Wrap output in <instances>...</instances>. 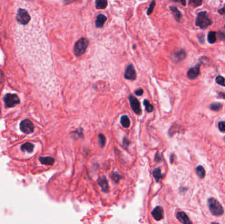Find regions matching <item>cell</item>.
I'll return each mask as SVG.
<instances>
[{"instance_id":"6da1fadb","label":"cell","mask_w":225,"mask_h":224,"mask_svg":"<svg viewBox=\"0 0 225 224\" xmlns=\"http://www.w3.org/2000/svg\"><path fill=\"white\" fill-rule=\"evenodd\" d=\"M212 21L208 17V14L206 11L199 13L198 14L195 24L201 29L207 28L209 26L211 25Z\"/></svg>"},{"instance_id":"7a4b0ae2","label":"cell","mask_w":225,"mask_h":224,"mask_svg":"<svg viewBox=\"0 0 225 224\" xmlns=\"http://www.w3.org/2000/svg\"><path fill=\"white\" fill-rule=\"evenodd\" d=\"M88 40L86 38H82L77 41L74 46V53L75 55L80 56L83 55L86 50L88 46Z\"/></svg>"},{"instance_id":"3957f363","label":"cell","mask_w":225,"mask_h":224,"mask_svg":"<svg viewBox=\"0 0 225 224\" xmlns=\"http://www.w3.org/2000/svg\"><path fill=\"white\" fill-rule=\"evenodd\" d=\"M208 207L210 212L214 216H220L223 214L224 210L222 206L213 198H210L208 200Z\"/></svg>"},{"instance_id":"277c9868","label":"cell","mask_w":225,"mask_h":224,"mask_svg":"<svg viewBox=\"0 0 225 224\" xmlns=\"http://www.w3.org/2000/svg\"><path fill=\"white\" fill-rule=\"evenodd\" d=\"M4 103L7 107H13L20 103V99L16 94L8 93L4 97Z\"/></svg>"},{"instance_id":"5b68a950","label":"cell","mask_w":225,"mask_h":224,"mask_svg":"<svg viewBox=\"0 0 225 224\" xmlns=\"http://www.w3.org/2000/svg\"><path fill=\"white\" fill-rule=\"evenodd\" d=\"M17 21L21 24L25 25L31 21V16L27 11L23 9H19L17 14Z\"/></svg>"},{"instance_id":"8992f818","label":"cell","mask_w":225,"mask_h":224,"mask_svg":"<svg viewBox=\"0 0 225 224\" xmlns=\"http://www.w3.org/2000/svg\"><path fill=\"white\" fill-rule=\"evenodd\" d=\"M34 125L32 122L28 119L22 121L20 124V129L24 134H31L34 131Z\"/></svg>"},{"instance_id":"52a82bcc","label":"cell","mask_w":225,"mask_h":224,"mask_svg":"<svg viewBox=\"0 0 225 224\" xmlns=\"http://www.w3.org/2000/svg\"><path fill=\"white\" fill-rule=\"evenodd\" d=\"M128 99L129 101H130L131 107L134 111V112L136 114H137V115H141L142 109L141 107H140L139 101L132 95H130V96L128 97Z\"/></svg>"},{"instance_id":"ba28073f","label":"cell","mask_w":225,"mask_h":224,"mask_svg":"<svg viewBox=\"0 0 225 224\" xmlns=\"http://www.w3.org/2000/svg\"><path fill=\"white\" fill-rule=\"evenodd\" d=\"M124 78L127 80H134L136 78V74L134 68L132 65H129L124 73Z\"/></svg>"},{"instance_id":"9c48e42d","label":"cell","mask_w":225,"mask_h":224,"mask_svg":"<svg viewBox=\"0 0 225 224\" xmlns=\"http://www.w3.org/2000/svg\"><path fill=\"white\" fill-rule=\"evenodd\" d=\"M200 65H198L194 67L191 68L187 73V76L191 80L196 78L200 74Z\"/></svg>"},{"instance_id":"30bf717a","label":"cell","mask_w":225,"mask_h":224,"mask_svg":"<svg viewBox=\"0 0 225 224\" xmlns=\"http://www.w3.org/2000/svg\"><path fill=\"white\" fill-rule=\"evenodd\" d=\"M152 214L155 219L157 220V221H159V220L162 219L163 218V208H162L161 207H156L152 211Z\"/></svg>"},{"instance_id":"8fae6325","label":"cell","mask_w":225,"mask_h":224,"mask_svg":"<svg viewBox=\"0 0 225 224\" xmlns=\"http://www.w3.org/2000/svg\"><path fill=\"white\" fill-rule=\"evenodd\" d=\"M176 218L178 219V221L180 222H181L184 224H189L191 223V222L189 219L188 216L186 214L183 212H178L176 214Z\"/></svg>"},{"instance_id":"7c38bea8","label":"cell","mask_w":225,"mask_h":224,"mask_svg":"<svg viewBox=\"0 0 225 224\" xmlns=\"http://www.w3.org/2000/svg\"><path fill=\"white\" fill-rule=\"evenodd\" d=\"M186 56V53L185 52V51L181 49L175 53L174 55H173V60H174L175 62H179L180 61L184 59Z\"/></svg>"},{"instance_id":"4fadbf2b","label":"cell","mask_w":225,"mask_h":224,"mask_svg":"<svg viewBox=\"0 0 225 224\" xmlns=\"http://www.w3.org/2000/svg\"><path fill=\"white\" fill-rule=\"evenodd\" d=\"M107 21V17L104 14H99L97 16L95 20V27L97 28H102Z\"/></svg>"},{"instance_id":"5bb4252c","label":"cell","mask_w":225,"mask_h":224,"mask_svg":"<svg viewBox=\"0 0 225 224\" xmlns=\"http://www.w3.org/2000/svg\"><path fill=\"white\" fill-rule=\"evenodd\" d=\"M98 184H99V186L101 187V189L104 193L108 192L109 185H108V181H107V179L105 178V176H103L102 178H101L100 179H99Z\"/></svg>"},{"instance_id":"9a60e30c","label":"cell","mask_w":225,"mask_h":224,"mask_svg":"<svg viewBox=\"0 0 225 224\" xmlns=\"http://www.w3.org/2000/svg\"><path fill=\"white\" fill-rule=\"evenodd\" d=\"M40 162L45 165H52L54 163V159L52 157H40Z\"/></svg>"},{"instance_id":"2e32d148","label":"cell","mask_w":225,"mask_h":224,"mask_svg":"<svg viewBox=\"0 0 225 224\" xmlns=\"http://www.w3.org/2000/svg\"><path fill=\"white\" fill-rule=\"evenodd\" d=\"M170 9L171 10V11L174 15L175 19L177 21H180V20L182 18V14L179 11V10L176 8V7L174 6H171L170 7Z\"/></svg>"},{"instance_id":"e0dca14e","label":"cell","mask_w":225,"mask_h":224,"mask_svg":"<svg viewBox=\"0 0 225 224\" xmlns=\"http://www.w3.org/2000/svg\"><path fill=\"white\" fill-rule=\"evenodd\" d=\"M108 6L107 0H95V7L98 9H105Z\"/></svg>"},{"instance_id":"ac0fdd59","label":"cell","mask_w":225,"mask_h":224,"mask_svg":"<svg viewBox=\"0 0 225 224\" xmlns=\"http://www.w3.org/2000/svg\"><path fill=\"white\" fill-rule=\"evenodd\" d=\"M34 146L31 143H26L21 146V150L23 151H27L28 153H32L34 150Z\"/></svg>"},{"instance_id":"d6986e66","label":"cell","mask_w":225,"mask_h":224,"mask_svg":"<svg viewBox=\"0 0 225 224\" xmlns=\"http://www.w3.org/2000/svg\"><path fill=\"white\" fill-rule=\"evenodd\" d=\"M121 123L124 128H127L130 126V120L127 115H123L121 118Z\"/></svg>"},{"instance_id":"ffe728a7","label":"cell","mask_w":225,"mask_h":224,"mask_svg":"<svg viewBox=\"0 0 225 224\" xmlns=\"http://www.w3.org/2000/svg\"><path fill=\"white\" fill-rule=\"evenodd\" d=\"M153 177H154L155 179H156L157 182L159 181L160 179L162 178V174H161V172L160 168H157L156 169H155V170H153Z\"/></svg>"},{"instance_id":"44dd1931","label":"cell","mask_w":225,"mask_h":224,"mask_svg":"<svg viewBox=\"0 0 225 224\" xmlns=\"http://www.w3.org/2000/svg\"><path fill=\"white\" fill-rule=\"evenodd\" d=\"M207 39H208V42L210 43H213L216 42V33L215 32H210L208 34L207 36Z\"/></svg>"},{"instance_id":"7402d4cb","label":"cell","mask_w":225,"mask_h":224,"mask_svg":"<svg viewBox=\"0 0 225 224\" xmlns=\"http://www.w3.org/2000/svg\"><path fill=\"white\" fill-rule=\"evenodd\" d=\"M196 174H198V175L199 176V177L201 178H204L205 177V170L204 168H203L201 166H199L196 168Z\"/></svg>"},{"instance_id":"603a6c76","label":"cell","mask_w":225,"mask_h":224,"mask_svg":"<svg viewBox=\"0 0 225 224\" xmlns=\"http://www.w3.org/2000/svg\"><path fill=\"white\" fill-rule=\"evenodd\" d=\"M143 104H144V106L146 107V111L149 112H152L153 111V105L150 103L148 101V100L145 99L143 101Z\"/></svg>"},{"instance_id":"cb8c5ba5","label":"cell","mask_w":225,"mask_h":224,"mask_svg":"<svg viewBox=\"0 0 225 224\" xmlns=\"http://www.w3.org/2000/svg\"><path fill=\"white\" fill-rule=\"evenodd\" d=\"M98 140H99V145H100L101 147H104V145H105V142H106V139H105V137L104 136V135L103 134H99Z\"/></svg>"},{"instance_id":"d4e9b609","label":"cell","mask_w":225,"mask_h":224,"mask_svg":"<svg viewBox=\"0 0 225 224\" xmlns=\"http://www.w3.org/2000/svg\"><path fill=\"white\" fill-rule=\"evenodd\" d=\"M202 3V0H190L189 4L192 7H196L200 6Z\"/></svg>"},{"instance_id":"484cf974","label":"cell","mask_w":225,"mask_h":224,"mask_svg":"<svg viewBox=\"0 0 225 224\" xmlns=\"http://www.w3.org/2000/svg\"><path fill=\"white\" fill-rule=\"evenodd\" d=\"M222 107V105L220 103H213L210 106V108H211V110L213 111H219V110Z\"/></svg>"},{"instance_id":"4316f807","label":"cell","mask_w":225,"mask_h":224,"mask_svg":"<svg viewBox=\"0 0 225 224\" xmlns=\"http://www.w3.org/2000/svg\"><path fill=\"white\" fill-rule=\"evenodd\" d=\"M216 82L220 86H225V78L223 76H219L216 78Z\"/></svg>"},{"instance_id":"83f0119b","label":"cell","mask_w":225,"mask_h":224,"mask_svg":"<svg viewBox=\"0 0 225 224\" xmlns=\"http://www.w3.org/2000/svg\"><path fill=\"white\" fill-rule=\"evenodd\" d=\"M155 5H156V0H153L152 3H150L148 9H147V14H150L152 13V12L153 11V9L155 8Z\"/></svg>"},{"instance_id":"f1b7e54d","label":"cell","mask_w":225,"mask_h":224,"mask_svg":"<svg viewBox=\"0 0 225 224\" xmlns=\"http://www.w3.org/2000/svg\"><path fill=\"white\" fill-rule=\"evenodd\" d=\"M112 179L116 183H118L120 179H121V176L118 174V173H116V172H113V174H112Z\"/></svg>"},{"instance_id":"f546056e","label":"cell","mask_w":225,"mask_h":224,"mask_svg":"<svg viewBox=\"0 0 225 224\" xmlns=\"http://www.w3.org/2000/svg\"><path fill=\"white\" fill-rule=\"evenodd\" d=\"M219 128L221 131H225V122H220L219 123Z\"/></svg>"},{"instance_id":"4dcf8cb0","label":"cell","mask_w":225,"mask_h":224,"mask_svg":"<svg viewBox=\"0 0 225 224\" xmlns=\"http://www.w3.org/2000/svg\"><path fill=\"white\" fill-rule=\"evenodd\" d=\"M135 94L138 95V96H141V95L143 94V90L142 89H139V90H137L135 91Z\"/></svg>"},{"instance_id":"1f68e13d","label":"cell","mask_w":225,"mask_h":224,"mask_svg":"<svg viewBox=\"0 0 225 224\" xmlns=\"http://www.w3.org/2000/svg\"><path fill=\"white\" fill-rule=\"evenodd\" d=\"M172 1H174L175 2H178V3H180L181 4L184 6H185L186 3V0H172Z\"/></svg>"},{"instance_id":"d6a6232c","label":"cell","mask_w":225,"mask_h":224,"mask_svg":"<svg viewBox=\"0 0 225 224\" xmlns=\"http://www.w3.org/2000/svg\"><path fill=\"white\" fill-rule=\"evenodd\" d=\"M75 1H76V0H63L65 4H69V3H71Z\"/></svg>"},{"instance_id":"836d02e7","label":"cell","mask_w":225,"mask_h":224,"mask_svg":"<svg viewBox=\"0 0 225 224\" xmlns=\"http://www.w3.org/2000/svg\"><path fill=\"white\" fill-rule=\"evenodd\" d=\"M128 145H129V142H128V141L127 140V139H126V138H124V141H123V145L125 147H127L128 146Z\"/></svg>"},{"instance_id":"e575fe53","label":"cell","mask_w":225,"mask_h":224,"mask_svg":"<svg viewBox=\"0 0 225 224\" xmlns=\"http://www.w3.org/2000/svg\"><path fill=\"white\" fill-rule=\"evenodd\" d=\"M219 13L221 14H225V5L224 6L219 10Z\"/></svg>"},{"instance_id":"d590c367","label":"cell","mask_w":225,"mask_h":224,"mask_svg":"<svg viewBox=\"0 0 225 224\" xmlns=\"http://www.w3.org/2000/svg\"><path fill=\"white\" fill-rule=\"evenodd\" d=\"M199 36H200V38L199 37V40H200V41L201 43L204 42V36H203V35H200Z\"/></svg>"},{"instance_id":"8d00e7d4","label":"cell","mask_w":225,"mask_h":224,"mask_svg":"<svg viewBox=\"0 0 225 224\" xmlns=\"http://www.w3.org/2000/svg\"><path fill=\"white\" fill-rule=\"evenodd\" d=\"M219 96L223 97V99H225V93H219Z\"/></svg>"},{"instance_id":"74e56055","label":"cell","mask_w":225,"mask_h":224,"mask_svg":"<svg viewBox=\"0 0 225 224\" xmlns=\"http://www.w3.org/2000/svg\"><path fill=\"white\" fill-rule=\"evenodd\" d=\"M224 29H225V25H224Z\"/></svg>"}]
</instances>
